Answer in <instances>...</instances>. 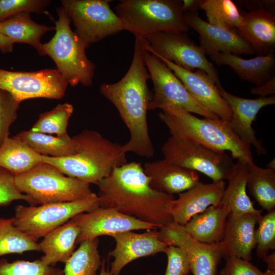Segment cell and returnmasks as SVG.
I'll use <instances>...</instances> for the list:
<instances>
[{
  "label": "cell",
  "instance_id": "48",
  "mask_svg": "<svg viewBox=\"0 0 275 275\" xmlns=\"http://www.w3.org/2000/svg\"><path fill=\"white\" fill-rule=\"evenodd\" d=\"M267 168L275 170V160L274 158L267 164Z\"/></svg>",
  "mask_w": 275,
  "mask_h": 275
},
{
  "label": "cell",
  "instance_id": "36",
  "mask_svg": "<svg viewBox=\"0 0 275 275\" xmlns=\"http://www.w3.org/2000/svg\"><path fill=\"white\" fill-rule=\"evenodd\" d=\"M0 275H64V272L63 269L46 265L40 259L9 262L2 258L0 259Z\"/></svg>",
  "mask_w": 275,
  "mask_h": 275
},
{
  "label": "cell",
  "instance_id": "33",
  "mask_svg": "<svg viewBox=\"0 0 275 275\" xmlns=\"http://www.w3.org/2000/svg\"><path fill=\"white\" fill-rule=\"evenodd\" d=\"M208 22L219 28L235 31L244 24V18L236 5L230 0H200Z\"/></svg>",
  "mask_w": 275,
  "mask_h": 275
},
{
  "label": "cell",
  "instance_id": "5",
  "mask_svg": "<svg viewBox=\"0 0 275 275\" xmlns=\"http://www.w3.org/2000/svg\"><path fill=\"white\" fill-rule=\"evenodd\" d=\"M57 13L55 34L48 42L41 43L39 53L52 59L68 84L90 86L95 66L86 56L85 50L88 47L71 30V21L62 7L57 9Z\"/></svg>",
  "mask_w": 275,
  "mask_h": 275
},
{
  "label": "cell",
  "instance_id": "16",
  "mask_svg": "<svg viewBox=\"0 0 275 275\" xmlns=\"http://www.w3.org/2000/svg\"><path fill=\"white\" fill-rule=\"evenodd\" d=\"M218 90L232 113L231 119L227 123L230 129L246 144L253 145L259 155L265 154L266 149L262 141L257 138L252 124L262 107L274 104L275 96L246 99L229 93L223 88Z\"/></svg>",
  "mask_w": 275,
  "mask_h": 275
},
{
  "label": "cell",
  "instance_id": "45",
  "mask_svg": "<svg viewBox=\"0 0 275 275\" xmlns=\"http://www.w3.org/2000/svg\"><path fill=\"white\" fill-rule=\"evenodd\" d=\"M200 1L184 0L182 1V9L184 13L197 11L200 9Z\"/></svg>",
  "mask_w": 275,
  "mask_h": 275
},
{
  "label": "cell",
  "instance_id": "34",
  "mask_svg": "<svg viewBox=\"0 0 275 275\" xmlns=\"http://www.w3.org/2000/svg\"><path fill=\"white\" fill-rule=\"evenodd\" d=\"M14 217H0V257L29 251L41 252L39 243L13 225Z\"/></svg>",
  "mask_w": 275,
  "mask_h": 275
},
{
  "label": "cell",
  "instance_id": "47",
  "mask_svg": "<svg viewBox=\"0 0 275 275\" xmlns=\"http://www.w3.org/2000/svg\"><path fill=\"white\" fill-rule=\"evenodd\" d=\"M99 275H112L110 272L106 270L105 266V261L103 260L100 266V271Z\"/></svg>",
  "mask_w": 275,
  "mask_h": 275
},
{
  "label": "cell",
  "instance_id": "42",
  "mask_svg": "<svg viewBox=\"0 0 275 275\" xmlns=\"http://www.w3.org/2000/svg\"><path fill=\"white\" fill-rule=\"evenodd\" d=\"M225 259L226 265L219 271V275H264V272L249 261L236 257Z\"/></svg>",
  "mask_w": 275,
  "mask_h": 275
},
{
  "label": "cell",
  "instance_id": "12",
  "mask_svg": "<svg viewBox=\"0 0 275 275\" xmlns=\"http://www.w3.org/2000/svg\"><path fill=\"white\" fill-rule=\"evenodd\" d=\"M143 53L154 90L148 110L162 109L167 106L174 105L204 118L220 119L195 100L182 81L165 63L144 48Z\"/></svg>",
  "mask_w": 275,
  "mask_h": 275
},
{
  "label": "cell",
  "instance_id": "21",
  "mask_svg": "<svg viewBox=\"0 0 275 275\" xmlns=\"http://www.w3.org/2000/svg\"><path fill=\"white\" fill-rule=\"evenodd\" d=\"M261 213H246L228 215L224 237L220 242L223 257H236L247 261L252 258L256 246L255 226Z\"/></svg>",
  "mask_w": 275,
  "mask_h": 275
},
{
  "label": "cell",
  "instance_id": "23",
  "mask_svg": "<svg viewBox=\"0 0 275 275\" xmlns=\"http://www.w3.org/2000/svg\"><path fill=\"white\" fill-rule=\"evenodd\" d=\"M244 24L236 32L252 47L255 53L263 56L275 49V15L263 7L241 13Z\"/></svg>",
  "mask_w": 275,
  "mask_h": 275
},
{
  "label": "cell",
  "instance_id": "26",
  "mask_svg": "<svg viewBox=\"0 0 275 275\" xmlns=\"http://www.w3.org/2000/svg\"><path fill=\"white\" fill-rule=\"evenodd\" d=\"M79 228L71 218L47 233L39 243L44 255L40 259L44 264L55 266L64 263L75 251Z\"/></svg>",
  "mask_w": 275,
  "mask_h": 275
},
{
  "label": "cell",
  "instance_id": "18",
  "mask_svg": "<svg viewBox=\"0 0 275 275\" xmlns=\"http://www.w3.org/2000/svg\"><path fill=\"white\" fill-rule=\"evenodd\" d=\"M157 58L182 81L198 103L221 120L227 123L230 121L231 111L220 95L214 81L206 72L188 71L163 58Z\"/></svg>",
  "mask_w": 275,
  "mask_h": 275
},
{
  "label": "cell",
  "instance_id": "2",
  "mask_svg": "<svg viewBox=\"0 0 275 275\" xmlns=\"http://www.w3.org/2000/svg\"><path fill=\"white\" fill-rule=\"evenodd\" d=\"M135 37L133 57L127 73L116 83H103L100 91L116 107L128 129L130 139L123 145L124 152L151 158L155 150L147 120L148 106L152 99L147 85L150 76L145 63L141 38Z\"/></svg>",
  "mask_w": 275,
  "mask_h": 275
},
{
  "label": "cell",
  "instance_id": "3",
  "mask_svg": "<svg viewBox=\"0 0 275 275\" xmlns=\"http://www.w3.org/2000/svg\"><path fill=\"white\" fill-rule=\"evenodd\" d=\"M77 145L73 155L60 158L42 155L66 176L96 184L116 168L127 163L123 145L104 138L97 131L84 130L73 137Z\"/></svg>",
  "mask_w": 275,
  "mask_h": 275
},
{
  "label": "cell",
  "instance_id": "20",
  "mask_svg": "<svg viewBox=\"0 0 275 275\" xmlns=\"http://www.w3.org/2000/svg\"><path fill=\"white\" fill-rule=\"evenodd\" d=\"M226 188L224 180L204 183L200 181L191 188L179 194L178 198L168 205L169 213L173 222L185 225L194 215L211 205L221 202Z\"/></svg>",
  "mask_w": 275,
  "mask_h": 275
},
{
  "label": "cell",
  "instance_id": "38",
  "mask_svg": "<svg viewBox=\"0 0 275 275\" xmlns=\"http://www.w3.org/2000/svg\"><path fill=\"white\" fill-rule=\"evenodd\" d=\"M19 105L10 93L0 89V146L9 136L10 127L17 118Z\"/></svg>",
  "mask_w": 275,
  "mask_h": 275
},
{
  "label": "cell",
  "instance_id": "43",
  "mask_svg": "<svg viewBox=\"0 0 275 275\" xmlns=\"http://www.w3.org/2000/svg\"><path fill=\"white\" fill-rule=\"evenodd\" d=\"M252 94L259 95L260 97L272 96L275 93V76H273L264 84L256 86L251 89Z\"/></svg>",
  "mask_w": 275,
  "mask_h": 275
},
{
  "label": "cell",
  "instance_id": "49",
  "mask_svg": "<svg viewBox=\"0 0 275 275\" xmlns=\"http://www.w3.org/2000/svg\"><path fill=\"white\" fill-rule=\"evenodd\" d=\"M264 275H275V270L267 269L264 272Z\"/></svg>",
  "mask_w": 275,
  "mask_h": 275
},
{
  "label": "cell",
  "instance_id": "37",
  "mask_svg": "<svg viewBox=\"0 0 275 275\" xmlns=\"http://www.w3.org/2000/svg\"><path fill=\"white\" fill-rule=\"evenodd\" d=\"M255 231L256 255L263 258L270 250L275 249V210L261 215Z\"/></svg>",
  "mask_w": 275,
  "mask_h": 275
},
{
  "label": "cell",
  "instance_id": "17",
  "mask_svg": "<svg viewBox=\"0 0 275 275\" xmlns=\"http://www.w3.org/2000/svg\"><path fill=\"white\" fill-rule=\"evenodd\" d=\"M142 233L127 231L112 235L116 246L109 256L114 258L111 264L112 275H120L124 266L136 259L164 252L168 244L160 240L159 231L146 230Z\"/></svg>",
  "mask_w": 275,
  "mask_h": 275
},
{
  "label": "cell",
  "instance_id": "24",
  "mask_svg": "<svg viewBox=\"0 0 275 275\" xmlns=\"http://www.w3.org/2000/svg\"><path fill=\"white\" fill-rule=\"evenodd\" d=\"M218 65H227L242 79L260 86L274 76L273 53L244 59L230 53L217 52L209 56Z\"/></svg>",
  "mask_w": 275,
  "mask_h": 275
},
{
  "label": "cell",
  "instance_id": "19",
  "mask_svg": "<svg viewBox=\"0 0 275 275\" xmlns=\"http://www.w3.org/2000/svg\"><path fill=\"white\" fill-rule=\"evenodd\" d=\"M185 21L199 35L200 46L208 56L217 52L253 54L255 52L235 31L224 29L201 19L198 11L184 13Z\"/></svg>",
  "mask_w": 275,
  "mask_h": 275
},
{
  "label": "cell",
  "instance_id": "29",
  "mask_svg": "<svg viewBox=\"0 0 275 275\" xmlns=\"http://www.w3.org/2000/svg\"><path fill=\"white\" fill-rule=\"evenodd\" d=\"M246 163L243 160H237L233 171L227 179L228 184L226 186L221 201L233 214L262 213V209L254 207L246 194Z\"/></svg>",
  "mask_w": 275,
  "mask_h": 275
},
{
  "label": "cell",
  "instance_id": "6",
  "mask_svg": "<svg viewBox=\"0 0 275 275\" xmlns=\"http://www.w3.org/2000/svg\"><path fill=\"white\" fill-rule=\"evenodd\" d=\"M127 31L145 38L159 32L186 33L180 0H122L115 8Z\"/></svg>",
  "mask_w": 275,
  "mask_h": 275
},
{
  "label": "cell",
  "instance_id": "7",
  "mask_svg": "<svg viewBox=\"0 0 275 275\" xmlns=\"http://www.w3.org/2000/svg\"><path fill=\"white\" fill-rule=\"evenodd\" d=\"M14 180L18 190L29 196L35 205L74 201L94 194L90 184L66 176L44 162L26 173L14 176Z\"/></svg>",
  "mask_w": 275,
  "mask_h": 275
},
{
  "label": "cell",
  "instance_id": "32",
  "mask_svg": "<svg viewBox=\"0 0 275 275\" xmlns=\"http://www.w3.org/2000/svg\"><path fill=\"white\" fill-rule=\"evenodd\" d=\"M78 249L65 262L64 275H97L102 261L98 251V238L80 242Z\"/></svg>",
  "mask_w": 275,
  "mask_h": 275
},
{
  "label": "cell",
  "instance_id": "10",
  "mask_svg": "<svg viewBox=\"0 0 275 275\" xmlns=\"http://www.w3.org/2000/svg\"><path fill=\"white\" fill-rule=\"evenodd\" d=\"M139 37L144 48L151 53L187 70L203 71L213 79L218 89L223 88L214 65L201 47L185 33L159 32L145 38Z\"/></svg>",
  "mask_w": 275,
  "mask_h": 275
},
{
  "label": "cell",
  "instance_id": "15",
  "mask_svg": "<svg viewBox=\"0 0 275 275\" xmlns=\"http://www.w3.org/2000/svg\"><path fill=\"white\" fill-rule=\"evenodd\" d=\"M72 219L79 228L76 244L86 240L127 231L156 230L157 225L141 221L110 208L99 207L86 213L78 214Z\"/></svg>",
  "mask_w": 275,
  "mask_h": 275
},
{
  "label": "cell",
  "instance_id": "30",
  "mask_svg": "<svg viewBox=\"0 0 275 275\" xmlns=\"http://www.w3.org/2000/svg\"><path fill=\"white\" fill-rule=\"evenodd\" d=\"M17 135L41 155L60 158L73 155L77 150L76 142L68 134L62 136H53L30 129Z\"/></svg>",
  "mask_w": 275,
  "mask_h": 275
},
{
  "label": "cell",
  "instance_id": "25",
  "mask_svg": "<svg viewBox=\"0 0 275 275\" xmlns=\"http://www.w3.org/2000/svg\"><path fill=\"white\" fill-rule=\"evenodd\" d=\"M230 213L228 208L220 202L194 215L182 227L192 238L200 242L219 243L224 237Z\"/></svg>",
  "mask_w": 275,
  "mask_h": 275
},
{
  "label": "cell",
  "instance_id": "39",
  "mask_svg": "<svg viewBox=\"0 0 275 275\" xmlns=\"http://www.w3.org/2000/svg\"><path fill=\"white\" fill-rule=\"evenodd\" d=\"M47 0H0V21L20 12L46 13Z\"/></svg>",
  "mask_w": 275,
  "mask_h": 275
},
{
  "label": "cell",
  "instance_id": "41",
  "mask_svg": "<svg viewBox=\"0 0 275 275\" xmlns=\"http://www.w3.org/2000/svg\"><path fill=\"white\" fill-rule=\"evenodd\" d=\"M168 258V264L163 274L147 275H187L190 272L189 261L185 251L182 248L168 245L164 250Z\"/></svg>",
  "mask_w": 275,
  "mask_h": 275
},
{
  "label": "cell",
  "instance_id": "11",
  "mask_svg": "<svg viewBox=\"0 0 275 275\" xmlns=\"http://www.w3.org/2000/svg\"><path fill=\"white\" fill-rule=\"evenodd\" d=\"M161 150L167 161L200 172L213 181L227 179L236 164L225 151L213 150L172 136L163 144Z\"/></svg>",
  "mask_w": 275,
  "mask_h": 275
},
{
  "label": "cell",
  "instance_id": "22",
  "mask_svg": "<svg viewBox=\"0 0 275 275\" xmlns=\"http://www.w3.org/2000/svg\"><path fill=\"white\" fill-rule=\"evenodd\" d=\"M143 170L154 190L173 195L191 188L199 182L197 172L170 163L165 159L145 163Z\"/></svg>",
  "mask_w": 275,
  "mask_h": 275
},
{
  "label": "cell",
  "instance_id": "46",
  "mask_svg": "<svg viewBox=\"0 0 275 275\" xmlns=\"http://www.w3.org/2000/svg\"><path fill=\"white\" fill-rule=\"evenodd\" d=\"M264 261L267 264L268 269L275 270V253L268 254L263 258Z\"/></svg>",
  "mask_w": 275,
  "mask_h": 275
},
{
  "label": "cell",
  "instance_id": "31",
  "mask_svg": "<svg viewBox=\"0 0 275 275\" xmlns=\"http://www.w3.org/2000/svg\"><path fill=\"white\" fill-rule=\"evenodd\" d=\"M247 183L251 195L262 209L275 210V170L247 163Z\"/></svg>",
  "mask_w": 275,
  "mask_h": 275
},
{
  "label": "cell",
  "instance_id": "13",
  "mask_svg": "<svg viewBox=\"0 0 275 275\" xmlns=\"http://www.w3.org/2000/svg\"><path fill=\"white\" fill-rule=\"evenodd\" d=\"M67 85L57 69L24 72L0 69V89L10 93L20 103L36 98L60 99L64 96Z\"/></svg>",
  "mask_w": 275,
  "mask_h": 275
},
{
  "label": "cell",
  "instance_id": "40",
  "mask_svg": "<svg viewBox=\"0 0 275 275\" xmlns=\"http://www.w3.org/2000/svg\"><path fill=\"white\" fill-rule=\"evenodd\" d=\"M23 200L31 205L33 201L17 188L14 176L8 170L0 167V207L9 205L14 201Z\"/></svg>",
  "mask_w": 275,
  "mask_h": 275
},
{
  "label": "cell",
  "instance_id": "28",
  "mask_svg": "<svg viewBox=\"0 0 275 275\" xmlns=\"http://www.w3.org/2000/svg\"><path fill=\"white\" fill-rule=\"evenodd\" d=\"M55 27L37 23L30 17V13L20 12L0 21V33L15 43L29 44L39 52L41 37Z\"/></svg>",
  "mask_w": 275,
  "mask_h": 275
},
{
  "label": "cell",
  "instance_id": "4",
  "mask_svg": "<svg viewBox=\"0 0 275 275\" xmlns=\"http://www.w3.org/2000/svg\"><path fill=\"white\" fill-rule=\"evenodd\" d=\"M159 118L169 129L171 136L218 151H229L232 158L253 162L250 146L242 142L221 119L199 118L182 108L164 107Z\"/></svg>",
  "mask_w": 275,
  "mask_h": 275
},
{
  "label": "cell",
  "instance_id": "27",
  "mask_svg": "<svg viewBox=\"0 0 275 275\" xmlns=\"http://www.w3.org/2000/svg\"><path fill=\"white\" fill-rule=\"evenodd\" d=\"M42 162V155L17 135L9 136L0 146V167L14 176L26 173Z\"/></svg>",
  "mask_w": 275,
  "mask_h": 275
},
{
  "label": "cell",
  "instance_id": "1",
  "mask_svg": "<svg viewBox=\"0 0 275 275\" xmlns=\"http://www.w3.org/2000/svg\"><path fill=\"white\" fill-rule=\"evenodd\" d=\"M100 207L118 211L161 227L173 222L167 209L174 195L157 191L139 162H127L115 168L99 181Z\"/></svg>",
  "mask_w": 275,
  "mask_h": 275
},
{
  "label": "cell",
  "instance_id": "8",
  "mask_svg": "<svg viewBox=\"0 0 275 275\" xmlns=\"http://www.w3.org/2000/svg\"><path fill=\"white\" fill-rule=\"evenodd\" d=\"M99 207L98 197L95 193L86 198L71 202L37 206L18 205L15 208L13 225L37 241L75 215L92 211Z\"/></svg>",
  "mask_w": 275,
  "mask_h": 275
},
{
  "label": "cell",
  "instance_id": "14",
  "mask_svg": "<svg viewBox=\"0 0 275 275\" xmlns=\"http://www.w3.org/2000/svg\"><path fill=\"white\" fill-rule=\"evenodd\" d=\"M158 231L160 240L185 251L194 275H217V266L223 257L220 242H200L192 238L182 226L174 222L161 226Z\"/></svg>",
  "mask_w": 275,
  "mask_h": 275
},
{
  "label": "cell",
  "instance_id": "9",
  "mask_svg": "<svg viewBox=\"0 0 275 275\" xmlns=\"http://www.w3.org/2000/svg\"><path fill=\"white\" fill-rule=\"evenodd\" d=\"M109 0H63L62 8L75 26V33L88 47L106 37L127 31L111 8Z\"/></svg>",
  "mask_w": 275,
  "mask_h": 275
},
{
  "label": "cell",
  "instance_id": "44",
  "mask_svg": "<svg viewBox=\"0 0 275 275\" xmlns=\"http://www.w3.org/2000/svg\"><path fill=\"white\" fill-rule=\"evenodd\" d=\"M16 43L13 40L0 33V51L4 53L12 51L13 45Z\"/></svg>",
  "mask_w": 275,
  "mask_h": 275
},
{
  "label": "cell",
  "instance_id": "35",
  "mask_svg": "<svg viewBox=\"0 0 275 275\" xmlns=\"http://www.w3.org/2000/svg\"><path fill=\"white\" fill-rule=\"evenodd\" d=\"M73 112L72 104H59L52 109L41 114L31 130L45 134H55L58 136L65 135L68 134V121Z\"/></svg>",
  "mask_w": 275,
  "mask_h": 275
}]
</instances>
